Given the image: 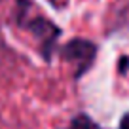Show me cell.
Returning <instances> with one entry per match:
<instances>
[{"mask_svg":"<svg viewBox=\"0 0 129 129\" xmlns=\"http://www.w3.org/2000/svg\"><path fill=\"white\" fill-rule=\"evenodd\" d=\"M32 4L28 0H19V8H17V23L21 28L30 32L32 36L40 42V51L46 61L51 59V53L55 49V42L59 38L61 30L46 19L42 13H32Z\"/></svg>","mask_w":129,"mask_h":129,"instance_id":"1","label":"cell"},{"mask_svg":"<svg viewBox=\"0 0 129 129\" xmlns=\"http://www.w3.org/2000/svg\"><path fill=\"white\" fill-rule=\"evenodd\" d=\"M97 57V46L85 38H74L61 48V59L72 64L74 78H80L91 69Z\"/></svg>","mask_w":129,"mask_h":129,"instance_id":"2","label":"cell"},{"mask_svg":"<svg viewBox=\"0 0 129 129\" xmlns=\"http://www.w3.org/2000/svg\"><path fill=\"white\" fill-rule=\"evenodd\" d=\"M64 129H103V127L99 123H95L87 114H78L70 120L69 127H64Z\"/></svg>","mask_w":129,"mask_h":129,"instance_id":"3","label":"cell"},{"mask_svg":"<svg viewBox=\"0 0 129 129\" xmlns=\"http://www.w3.org/2000/svg\"><path fill=\"white\" fill-rule=\"evenodd\" d=\"M118 129H129V112L123 114V118L120 120V127Z\"/></svg>","mask_w":129,"mask_h":129,"instance_id":"4","label":"cell"},{"mask_svg":"<svg viewBox=\"0 0 129 129\" xmlns=\"http://www.w3.org/2000/svg\"><path fill=\"white\" fill-rule=\"evenodd\" d=\"M127 67H129V59H127V57H121V61H120V72H125Z\"/></svg>","mask_w":129,"mask_h":129,"instance_id":"5","label":"cell"},{"mask_svg":"<svg viewBox=\"0 0 129 129\" xmlns=\"http://www.w3.org/2000/svg\"><path fill=\"white\" fill-rule=\"evenodd\" d=\"M49 2H51L53 6H63V4H64L63 0H49Z\"/></svg>","mask_w":129,"mask_h":129,"instance_id":"6","label":"cell"}]
</instances>
